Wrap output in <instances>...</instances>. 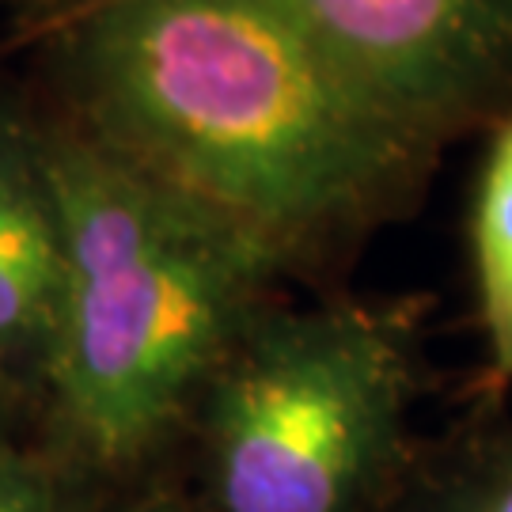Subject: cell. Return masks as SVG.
<instances>
[{"mask_svg": "<svg viewBox=\"0 0 512 512\" xmlns=\"http://www.w3.org/2000/svg\"><path fill=\"white\" fill-rule=\"evenodd\" d=\"M54 27L69 126L281 266L399 209L437 148L274 0H69Z\"/></svg>", "mask_w": 512, "mask_h": 512, "instance_id": "1", "label": "cell"}, {"mask_svg": "<svg viewBox=\"0 0 512 512\" xmlns=\"http://www.w3.org/2000/svg\"><path fill=\"white\" fill-rule=\"evenodd\" d=\"M65 232L50 387L76 440L145 452L209 384L285 266L209 205L129 167L69 122H38Z\"/></svg>", "mask_w": 512, "mask_h": 512, "instance_id": "2", "label": "cell"}, {"mask_svg": "<svg viewBox=\"0 0 512 512\" xmlns=\"http://www.w3.org/2000/svg\"><path fill=\"white\" fill-rule=\"evenodd\" d=\"M209 380L224 512H353L395 452L406 349L372 311L255 315Z\"/></svg>", "mask_w": 512, "mask_h": 512, "instance_id": "3", "label": "cell"}, {"mask_svg": "<svg viewBox=\"0 0 512 512\" xmlns=\"http://www.w3.org/2000/svg\"><path fill=\"white\" fill-rule=\"evenodd\" d=\"M403 126L440 145L512 92V0H274Z\"/></svg>", "mask_w": 512, "mask_h": 512, "instance_id": "4", "label": "cell"}, {"mask_svg": "<svg viewBox=\"0 0 512 512\" xmlns=\"http://www.w3.org/2000/svg\"><path fill=\"white\" fill-rule=\"evenodd\" d=\"M65 232L38 122L0 107V365H50Z\"/></svg>", "mask_w": 512, "mask_h": 512, "instance_id": "5", "label": "cell"}, {"mask_svg": "<svg viewBox=\"0 0 512 512\" xmlns=\"http://www.w3.org/2000/svg\"><path fill=\"white\" fill-rule=\"evenodd\" d=\"M471 262L490 372L512 380V110L490 137L471 202Z\"/></svg>", "mask_w": 512, "mask_h": 512, "instance_id": "6", "label": "cell"}, {"mask_svg": "<svg viewBox=\"0 0 512 512\" xmlns=\"http://www.w3.org/2000/svg\"><path fill=\"white\" fill-rule=\"evenodd\" d=\"M0 512H54L46 478L8 444H0Z\"/></svg>", "mask_w": 512, "mask_h": 512, "instance_id": "7", "label": "cell"}, {"mask_svg": "<svg viewBox=\"0 0 512 512\" xmlns=\"http://www.w3.org/2000/svg\"><path fill=\"white\" fill-rule=\"evenodd\" d=\"M475 512H512V456L490 475Z\"/></svg>", "mask_w": 512, "mask_h": 512, "instance_id": "8", "label": "cell"}, {"mask_svg": "<svg viewBox=\"0 0 512 512\" xmlns=\"http://www.w3.org/2000/svg\"><path fill=\"white\" fill-rule=\"evenodd\" d=\"M4 4H19V8H65L69 0H4Z\"/></svg>", "mask_w": 512, "mask_h": 512, "instance_id": "9", "label": "cell"}]
</instances>
